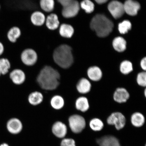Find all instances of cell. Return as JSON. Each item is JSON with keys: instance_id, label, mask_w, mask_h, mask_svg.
<instances>
[{"instance_id": "obj_11", "label": "cell", "mask_w": 146, "mask_h": 146, "mask_svg": "<svg viewBox=\"0 0 146 146\" xmlns=\"http://www.w3.org/2000/svg\"><path fill=\"white\" fill-rule=\"evenodd\" d=\"M52 132L54 135L57 137L63 138L67 134V127L65 124L62 122L56 121L52 126Z\"/></svg>"}, {"instance_id": "obj_18", "label": "cell", "mask_w": 146, "mask_h": 146, "mask_svg": "<svg viewBox=\"0 0 146 146\" xmlns=\"http://www.w3.org/2000/svg\"><path fill=\"white\" fill-rule=\"evenodd\" d=\"M39 5L41 11L44 13H52L54 9V0H40Z\"/></svg>"}, {"instance_id": "obj_29", "label": "cell", "mask_w": 146, "mask_h": 146, "mask_svg": "<svg viewBox=\"0 0 146 146\" xmlns=\"http://www.w3.org/2000/svg\"><path fill=\"white\" fill-rule=\"evenodd\" d=\"M80 6L88 13H91L94 10V3L89 0H85L82 1L80 3Z\"/></svg>"}, {"instance_id": "obj_34", "label": "cell", "mask_w": 146, "mask_h": 146, "mask_svg": "<svg viewBox=\"0 0 146 146\" xmlns=\"http://www.w3.org/2000/svg\"><path fill=\"white\" fill-rule=\"evenodd\" d=\"M141 66L143 70H145L146 69V58H144L141 60Z\"/></svg>"}, {"instance_id": "obj_14", "label": "cell", "mask_w": 146, "mask_h": 146, "mask_svg": "<svg viewBox=\"0 0 146 146\" xmlns=\"http://www.w3.org/2000/svg\"><path fill=\"white\" fill-rule=\"evenodd\" d=\"M123 5L125 12L129 15L132 16L136 15L140 8L139 3L131 0L126 1Z\"/></svg>"}, {"instance_id": "obj_6", "label": "cell", "mask_w": 146, "mask_h": 146, "mask_svg": "<svg viewBox=\"0 0 146 146\" xmlns=\"http://www.w3.org/2000/svg\"><path fill=\"white\" fill-rule=\"evenodd\" d=\"M21 58L24 64L27 66H32L36 63L38 56L36 52L33 49L27 48L22 52Z\"/></svg>"}, {"instance_id": "obj_12", "label": "cell", "mask_w": 146, "mask_h": 146, "mask_svg": "<svg viewBox=\"0 0 146 146\" xmlns=\"http://www.w3.org/2000/svg\"><path fill=\"white\" fill-rule=\"evenodd\" d=\"M45 25L48 30L55 31L59 29L60 23L57 15L54 13L49 14L46 18Z\"/></svg>"}, {"instance_id": "obj_28", "label": "cell", "mask_w": 146, "mask_h": 146, "mask_svg": "<svg viewBox=\"0 0 146 146\" xmlns=\"http://www.w3.org/2000/svg\"><path fill=\"white\" fill-rule=\"evenodd\" d=\"M91 129L94 131H99L102 130L104 127V123L99 119L95 118L91 120L89 124Z\"/></svg>"}, {"instance_id": "obj_1", "label": "cell", "mask_w": 146, "mask_h": 146, "mask_svg": "<svg viewBox=\"0 0 146 146\" xmlns=\"http://www.w3.org/2000/svg\"><path fill=\"white\" fill-rule=\"evenodd\" d=\"M61 78V74L57 69L50 65H45L38 73L36 80L42 89L52 91L59 86Z\"/></svg>"}, {"instance_id": "obj_35", "label": "cell", "mask_w": 146, "mask_h": 146, "mask_svg": "<svg viewBox=\"0 0 146 146\" xmlns=\"http://www.w3.org/2000/svg\"><path fill=\"white\" fill-rule=\"evenodd\" d=\"M4 47L2 43L0 41V57L2 55L4 52Z\"/></svg>"}, {"instance_id": "obj_3", "label": "cell", "mask_w": 146, "mask_h": 146, "mask_svg": "<svg viewBox=\"0 0 146 146\" xmlns=\"http://www.w3.org/2000/svg\"><path fill=\"white\" fill-rule=\"evenodd\" d=\"M90 27L96 32L99 37L108 36L113 28V24L106 16L102 14L96 15L91 20Z\"/></svg>"}, {"instance_id": "obj_37", "label": "cell", "mask_w": 146, "mask_h": 146, "mask_svg": "<svg viewBox=\"0 0 146 146\" xmlns=\"http://www.w3.org/2000/svg\"><path fill=\"white\" fill-rule=\"evenodd\" d=\"M0 146H10L8 143L6 142H3L0 144Z\"/></svg>"}, {"instance_id": "obj_16", "label": "cell", "mask_w": 146, "mask_h": 146, "mask_svg": "<svg viewBox=\"0 0 146 146\" xmlns=\"http://www.w3.org/2000/svg\"><path fill=\"white\" fill-rule=\"evenodd\" d=\"M97 142L100 146H121L117 139L113 136L102 137L97 140Z\"/></svg>"}, {"instance_id": "obj_32", "label": "cell", "mask_w": 146, "mask_h": 146, "mask_svg": "<svg viewBox=\"0 0 146 146\" xmlns=\"http://www.w3.org/2000/svg\"><path fill=\"white\" fill-rule=\"evenodd\" d=\"M137 81L138 84L142 87L146 85V74L145 72L139 73L137 76Z\"/></svg>"}, {"instance_id": "obj_22", "label": "cell", "mask_w": 146, "mask_h": 146, "mask_svg": "<svg viewBox=\"0 0 146 146\" xmlns=\"http://www.w3.org/2000/svg\"><path fill=\"white\" fill-rule=\"evenodd\" d=\"M88 76L90 80L93 81H98L102 78V73L98 67L94 66L90 67L88 70Z\"/></svg>"}, {"instance_id": "obj_39", "label": "cell", "mask_w": 146, "mask_h": 146, "mask_svg": "<svg viewBox=\"0 0 146 146\" xmlns=\"http://www.w3.org/2000/svg\"><path fill=\"white\" fill-rule=\"evenodd\" d=\"M1 5H0V10H1Z\"/></svg>"}, {"instance_id": "obj_17", "label": "cell", "mask_w": 146, "mask_h": 146, "mask_svg": "<svg viewBox=\"0 0 146 146\" xmlns=\"http://www.w3.org/2000/svg\"><path fill=\"white\" fill-rule=\"evenodd\" d=\"M129 94L126 89L123 88L117 89L114 93L113 98L115 101L118 103H125L128 100Z\"/></svg>"}, {"instance_id": "obj_4", "label": "cell", "mask_w": 146, "mask_h": 146, "mask_svg": "<svg viewBox=\"0 0 146 146\" xmlns=\"http://www.w3.org/2000/svg\"><path fill=\"white\" fill-rule=\"evenodd\" d=\"M62 7L61 15L65 19H71L78 15L80 4L76 0H57Z\"/></svg>"}, {"instance_id": "obj_27", "label": "cell", "mask_w": 146, "mask_h": 146, "mask_svg": "<svg viewBox=\"0 0 146 146\" xmlns=\"http://www.w3.org/2000/svg\"><path fill=\"white\" fill-rule=\"evenodd\" d=\"M11 65L10 61L6 58H0V73L1 76H5L10 72Z\"/></svg>"}, {"instance_id": "obj_19", "label": "cell", "mask_w": 146, "mask_h": 146, "mask_svg": "<svg viewBox=\"0 0 146 146\" xmlns=\"http://www.w3.org/2000/svg\"><path fill=\"white\" fill-rule=\"evenodd\" d=\"M91 86L90 82L86 78H83L78 82L76 85V89L81 94H86L90 91Z\"/></svg>"}, {"instance_id": "obj_25", "label": "cell", "mask_w": 146, "mask_h": 146, "mask_svg": "<svg viewBox=\"0 0 146 146\" xmlns=\"http://www.w3.org/2000/svg\"><path fill=\"white\" fill-rule=\"evenodd\" d=\"M131 121L132 125L136 127H140L144 125L145 118L143 114L139 112L133 114L131 117Z\"/></svg>"}, {"instance_id": "obj_36", "label": "cell", "mask_w": 146, "mask_h": 146, "mask_svg": "<svg viewBox=\"0 0 146 146\" xmlns=\"http://www.w3.org/2000/svg\"><path fill=\"white\" fill-rule=\"evenodd\" d=\"M108 1L107 0H96V1L97 3L99 4H102L105 3Z\"/></svg>"}, {"instance_id": "obj_5", "label": "cell", "mask_w": 146, "mask_h": 146, "mask_svg": "<svg viewBox=\"0 0 146 146\" xmlns=\"http://www.w3.org/2000/svg\"><path fill=\"white\" fill-rule=\"evenodd\" d=\"M69 125L72 132L78 134L86 126V121L83 117L78 114L73 115L68 119Z\"/></svg>"}, {"instance_id": "obj_30", "label": "cell", "mask_w": 146, "mask_h": 146, "mask_svg": "<svg viewBox=\"0 0 146 146\" xmlns=\"http://www.w3.org/2000/svg\"><path fill=\"white\" fill-rule=\"evenodd\" d=\"M133 70L132 64L129 61H124L120 65V70L123 74H129L132 72Z\"/></svg>"}, {"instance_id": "obj_38", "label": "cell", "mask_w": 146, "mask_h": 146, "mask_svg": "<svg viewBox=\"0 0 146 146\" xmlns=\"http://www.w3.org/2000/svg\"><path fill=\"white\" fill-rule=\"evenodd\" d=\"M145 95L146 96V89H145Z\"/></svg>"}, {"instance_id": "obj_13", "label": "cell", "mask_w": 146, "mask_h": 146, "mask_svg": "<svg viewBox=\"0 0 146 146\" xmlns=\"http://www.w3.org/2000/svg\"><path fill=\"white\" fill-rule=\"evenodd\" d=\"M58 30L60 36L65 39H70L74 33V27L72 25L66 23L60 24Z\"/></svg>"}, {"instance_id": "obj_10", "label": "cell", "mask_w": 146, "mask_h": 146, "mask_svg": "<svg viewBox=\"0 0 146 146\" xmlns=\"http://www.w3.org/2000/svg\"><path fill=\"white\" fill-rule=\"evenodd\" d=\"M7 131L13 135L19 134L23 129V125L19 119L12 118L9 119L6 123Z\"/></svg>"}, {"instance_id": "obj_2", "label": "cell", "mask_w": 146, "mask_h": 146, "mask_svg": "<svg viewBox=\"0 0 146 146\" xmlns=\"http://www.w3.org/2000/svg\"><path fill=\"white\" fill-rule=\"evenodd\" d=\"M52 56L55 63L61 69H69L74 63V58L72 47L65 44L56 47L54 51Z\"/></svg>"}, {"instance_id": "obj_8", "label": "cell", "mask_w": 146, "mask_h": 146, "mask_svg": "<svg viewBox=\"0 0 146 146\" xmlns=\"http://www.w3.org/2000/svg\"><path fill=\"white\" fill-rule=\"evenodd\" d=\"M9 76L12 83L16 85L22 84L26 79V74L24 71L18 68L11 70Z\"/></svg>"}, {"instance_id": "obj_24", "label": "cell", "mask_w": 146, "mask_h": 146, "mask_svg": "<svg viewBox=\"0 0 146 146\" xmlns=\"http://www.w3.org/2000/svg\"><path fill=\"white\" fill-rule=\"evenodd\" d=\"M64 103V100L62 97L59 95L53 96L50 102L51 106L56 110H59L62 108Z\"/></svg>"}, {"instance_id": "obj_20", "label": "cell", "mask_w": 146, "mask_h": 146, "mask_svg": "<svg viewBox=\"0 0 146 146\" xmlns=\"http://www.w3.org/2000/svg\"><path fill=\"white\" fill-rule=\"evenodd\" d=\"M21 35L20 29L17 27H13L9 29L7 33V37L9 41L12 43H15Z\"/></svg>"}, {"instance_id": "obj_15", "label": "cell", "mask_w": 146, "mask_h": 146, "mask_svg": "<svg viewBox=\"0 0 146 146\" xmlns=\"http://www.w3.org/2000/svg\"><path fill=\"white\" fill-rule=\"evenodd\" d=\"M46 16L42 12L36 11L31 15L30 21L32 24L36 27H41L45 24Z\"/></svg>"}, {"instance_id": "obj_23", "label": "cell", "mask_w": 146, "mask_h": 146, "mask_svg": "<svg viewBox=\"0 0 146 146\" xmlns=\"http://www.w3.org/2000/svg\"><path fill=\"white\" fill-rule=\"evenodd\" d=\"M76 107L78 110L82 112H86L89 108L88 100L85 97H80L76 100Z\"/></svg>"}, {"instance_id": "obj_7", "label": "cell", "mask_w": 146, "mask_h": 146, "mask_svg": "<svg viewBox=\"0 0 146 146\" xmlns=\"http://www.w3.org/2000/svg\"><path fill=\"white\" fill-rule=\"evenodd\" d=\"M108 123L114 125L117 130H120L125 126L126 119L125 116L119 112L112 113L107 119Z\"/></svg>"}, {"instance_id": "obj_26", "label": "cell", "mask_w": 146, "mask_h": 146, "mask_svg": "<svg viewBox=\"0 0 146 146\" xmlns=\"http://www.w3.org/2000/svg\"><path fill=\"white\" fill-rule=\"evenodd\" d=\"M113 45L115 50L117 52H123L126 48V42L123 38L119 36L115 38Z\"/></svg>"}, {"instance_id": "obj_31", "label": "cell", "mask_w": 146, "mask_h": 146, "mask_svg": "<svg viewBox=\"0 0 146 146\" xmlns=\"http://www.w3.org/2000/svg\"><path fill=\"white\" fill-rule=\"evenodd\" d=\"M131 24L128 21H125L120 23L118 25V30L120 33L125 34L131 28Z\"/></svg>"}, {"instance_id": "obj_21", "label": "cell", "mask_w": 146, "mask_h": 146, "mask_svg": "<svg viewBox=\"0 0 146 146\" xmlns=\"http://www.w3.org/2000/svg\"><path fill=\"white\" fill-rule=\"evenodd\" d=\"M28 100L30 104L34 106H37L43 102V96L40 92L34 91L29 95Z\"/></svg>"}, {"instance_id": "obj_33", "label": "cell", "mask_w": 146, "mask_h": 146, "mask_svg": "<svg viewBox=\"0 0 146 146\" xmlns=\"http://www.w3.org/2000/svg\"><path fill=\"white\" fill-rule=\"evenodd\" d=\"M61 146H76V142L72 138H64L61 142Z\"/></svg>"}, {"instance_id": "obj_40", "label": "cell", "mask_w": 146, "mask_h": 146, "mask_svg": "<svg viewBox=\"0 0 146 146\" xmlns=\"http://www.w3.org/2000/svg\"><path fill=\"white\" fill-rule=\"evenodd\" d=\"M21 35V36H23V35ZM23 37H24V36H23ZM24 38H25V37H24ZM25 41H26V40H25ZM26 43H27V42H26Z\"/></svg>"}, {"instance_id": "obj_9", "label": "cell", "mask_w": 146, "mask_h": 146, "mask_svg": "<svg viewBox=\"0 0 146 146\" xmlns=\"http://www.w3.org/2000/svg\"><path fill=\"white\" fill-rule=\"evenodd\" d=\"M108 9L115 19L121 17L125 12L123 3L117 1L111 2L108 5Z\"/></svg>"}]
</instances>
